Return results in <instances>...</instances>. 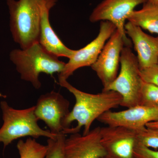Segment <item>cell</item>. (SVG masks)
<instances>
[{"label":"cell","mask_w":158,"mask_h":158,"mask_svg":"<svg viewBox=\"0 0 158 158\" xmlns=\"http://www.w3.org/2000/svg\"><path fill=\"white\" fill-rule=\"evenodd\" d=\"M59 82L76 99L75 104L63 122L64 135L79 133L82 128L83 135H86L94 120L106 112L120 106L122 102L121 95L115 91H102L92 94L77 89L65 79L59 77Z\"/></svg>","instance_id":"cell-1"},{"label":"cell","mask_w":158,"mask_h":158,"mask_svg":"<svg viewBox=\"0 0 158 158\" xmlns=\"http://www.w3.org/2000/svg\"><path fill=\"white\" fill-rule=\"evenodd\" d=\"M10 58L21 78L31 83L37 89L41 86L39 80L40 73L51 76L55 73H60L66 64L48 52L38 42L24 49L13 50L10 53Z\"/></svg>","instance_id":"cell-2"},{"label":"cell","mask_w":158,"mask_h":158,"mask_svg":"<svg viewBox=\"0 0 158 158\" xmlns=\"http://www.w3.org/2000/svg\"><path fill=\"white\" fill-rule=\"evenodd\" d=\"M45 0H7L13 39L24 49L38 42L43 5Z\"/></svg>","instance_id":"cell-3"},{"label":"cell","mask_w":158,"mask_h":158,"mask_svg":"<svg viewBox=\"0 0 158 158\" xmlns=\"http://www.w3.org/2000/svg\"><path fill=\"white\" fill-rule=\"evenodd\" d=\"M3 123L0 128V142L4 148L19 138L29 137L38 138H56L58 135L41 128L34 113L35 106L27 109L17 110L3 101L0 103Z\"/></svg>","instance_id":"cell-4"},{"label":"cell","mask_w":158,"mask_h":158,"mask_svg":"<svg viewBox=\"0 0 158 158\" xmlns=\"http://www.w3.org/2000/svg\"><path fill=\"white\" fill-rule=\"evenodd\" d=\"M120 69L116 79L105 91H113L122 97L120 106L129 108L139 105L142 80L137 56L131 47L122 51Z\"/></svg>","instance_id":"cell-5"},{"label":"cell","mask_w":158,"mask_h":158,"mask_svg":"<svg viewBox=\"0 0 158 158\" xmlns=\"http://www.w3.org/2000/svg\"><path fill=\"white\" fill-rule=\"evenodd\" d=\"M125 46H128L123 35L116 30L106 42L96 61L90 66L102 84V91L106 90L118 75L122 51Z\"/></svg>","instance_id":"cell-6"},{"label":"cell","mask_w":158,"mask_h":158,"mask_svg":"<svg viewBox=\"0 0 158 158\" xmlns=\"http://www.w3.org/2000/svg\"><path fill=\"white\" fill-rule=\"evenodd\" d=\"M116 30V26L107 21H101L97 36L87 45L75 50L59 77L67 80L77 69L91 66L95 62L106 42Z\"/></svg>","instance_id":"cell-7"},{"label":"cell","mask_w":158,"mask_h":158,"mask_svg":"<svg viewBox=\"0 0 158 158\" xmlns=\"http://www.w3.org/2000/svg\"><path fill=\"white\" fill-rule=\"evenodd\" d=\"M148 0H103L94 8L89 20L91 23L107 21L113 23L124 37L127 45L131 47L132 42L125 30V22L137 6L144 4Z\"/></svg>","instance_id":"cell-8"},{"label":"cell","mask_w":158,"mask_h":158,"mask_svg":"<svg viewBox=\"0 0 158 158\" xmlns=\"http://www.w3.org/2000/svg\"><path fill=\"white\" fill-rule=\"evenodd\" d=\"M69 102L61 94L52 91L40 96L35 106V115L55 135L62 134L64 119L69 113Z\"/></svg>","instance_id":"cell-9"},{"label":"cell","mask_w":158,"mask_h":158,"mask_svg":"<svg viewBox=\"0 0 158 158\" xmlns=\"http://www.w3.org/2000/svg\"><path fill=\"white\" fill-rule=\"evenodd\" d=\"M101 141L106 152L105 158H135L138 142L137 132L123 127H101Z\"/></svg>","instance_id":"cell-10"},{"label":"cell","mask_w":158,"mask_h":158,"mask_svg":"<svg viewBox=\"0 0 158 158\" xmlns=\"http://www.w3.org/2000/svg\"><path fill=\"white\" fill-rule=\"evenodd\" d=\"M157 119L158 108L138 105L119 112L110 110L97 120L108 126L123 127L138 131L146 127L148 123Z\"/></svg>","instance_id":"cell-11"},{"label":"cell","mask_w":158,"mask_h":158,"mask_svg":"<svg viewBox=\"0 0 158 158\" xmlns=\"http://www.w3.org/2000/svg\"><path fill=\"white\" fill-rule=\"evenodd\" d=\"M100 130V127H97L86 135L75 133L65 138L64 158H105L106 152L101 141Z\"/></svg>","instance_id":"cell-12"},{"label":"cell","mask_w":158,"mask_h":158,"mask_svg":"<svg viewBox=\"0 0 158 158\" xmlns=\"http://www.w3.org/2000/svg\"><path fill=\"white\" fill-rule=\"evenodd\" d=\"M125 30L137 52L140 69L158 64V37L148 35L128 21L125 24Z\"/></svg>","instance_id":"cell-13"},{"label":"cell","mask_w":158,"mask_h":158,"mask_svg":"<svg viewBox=\"0 0 158 158\" xmlns=\"http://www.w3.org/2000/svg\"><path fill=\"white\" fill-rule=\"evenodd\" d=\"M57 2V0H45L43 5L38 43L54 56L70 59L75 50L69 48L63 43L50 23L49 11Z\"/></svg>","instance_id":"cell-14"},{"label":"cell","mask_w":158,"mask_h":158,"mask_svg":"<svg viewBox=\"0 0 158 158\" xmlns=\"http://www.w3.org/2000/svg\"><path fill=\"white\" fill-rule=\"evenodd\" d=\"M127 20L142 30L158 35V4L147 1L141 9L134 10Z\"/></svg>","instance_id":"cell-15"},{"label":"cell","mask_w":158,"mask_h":158,"mask_svg":"<svg viewBox=\"0 0 158 158\" xmlns=\"http://www.w3.org/2000/svg\"><path fill=\"white\" fill-rule=\"evenodd\" d=\"M17 148L20 158H44L48 151L47 145L40 144L31 138L25 141L19 140Z\"/></svg>","instance_id":"cell-16"},{"label":"cell","mask_w":158,"mask_h":158,"mask_svg":"<svg viewBox=\"0 0 158 158\" xmlns=\"http://www.w3.org/2000/svg\"><path fill=\"white\" fill-rule=\"evenodd\" d=\"M139 105L158 108V87L142 81Z\"/></svg>","instance_id":"cell-17"},{"label":"cell","mask_w":158,"mask_h":158,"mask_svg":"<svg viewBox=\"0 0 158 158\" xmlns=\"http://www.w3.org/2000/svg\"><path fill=\"white\" fill-rule=\"evenodd\" d=\"M136 132L138 142L152 149H158V128L146 127Z\"/></svg>","instance_id":"cell-18"},{"label":"cell","mask_w":158,"mask_h":158,"mask_svg":"<svg viewBox=\"0 0 158 158\" xmlns=\"http://www.w3.org/2000/svg\"><path fill=\"white\" fill-rule=\"evenodd\" d=\"M65 135L60 134L56 138H48V151L44 158H64V144Z\"/></svg>","instance_id":"cell-19"},{"label":"cell","mask_w":158,"mask_h":158,"mask_svg":"<svg viewBox=\"0 0 158 158\" xmlns=\"http://www.w3.org/2000/svg\"><path fill=\"white\" fill-rule=\"evenodd\" d=\"M140 74L144 81L153 84L158 87V64L140 69Z\"/></svg>","instance_id":"cell-20"},{"label":"cell","mask_w":158,"mask_h":158,"mask_svg":"<svg viewBox=\"0 0 158 158\" xmlns=\"http://www.w3.org/2000/svg\"><path fill=\"white\" fill-rule=\"evenodd\" d=\"M135 158H158V150L146 147L138 141L134 151Z\"/></svg>","instance_id":"cell-21"},{"label":"cell","mask_w":158,"mask_h":158,"mask_svg":"<svg viewBox=\"0 0 158 158\" xmlns=\"http://www.w3.org/2000/svg\"><path fill=\"white\" fill-rule=\"evenodd\" d=\"M146 127L148 128H158V119L148 123Z\"/></svg>","instance_id":"cell-22"},{"label":"cell","mask_w":158,"mask_h":158,"mask_svg":"<svg viewBox=\"0 0 158 158\" xmlns=\"http://www.w3.org/2000/svg\"><path fill=\"white\" fill-rule=\"evenodd\" d=\"M148 1L150 2L158 4V0H148Z\"/></svg>","instance_id":"cell-23"},{"label":"cell","mask_w":158,"mask_h":158,"mask_svg":"<svg viewBox=\"0 0 158 158\" xmlns=\"http://www.w3.org/2000/svg\"><path fill=\"white\" fill-rule=\"evenodd\" d=\"M6 95H4V94H2L0 92V97L3 98H6Z\"/></svg>","instance_id":"cell-24"}]
</instances>
